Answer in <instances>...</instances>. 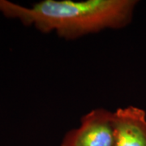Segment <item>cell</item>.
<instances>
[{
  "label": "cell",
  "mask_w": 146,
  "mask_h": 146,
  "mask_svg": "<svg viewBox=\"0 0 146 146\" xmlns=\"http://www.w3.org/2000/svg\"><path fill=\"white\" fill-rule=\"evenodd\" d=\"M134 0H42L26 7L0 0V12L34 26L43 33L55 32L67 40L111 29H119L131 21Z\"/></svg>",
  "instance_id": "1"
},
{
  "label": "cell",
  "mask_w": 146,
  "mask_h": 146,
  "mask_svg": "<svg viewBox=\"0 0 146 146\" xmlns=\"http://www.w3.org/2000/svg\"><path fill=\"white\" fill-rule=\"evenodd\" d=\"M113 112L97 108L85 114L78 127L68 131L61 146H113Z\"/></svg>",
  "instance_id": "2"
},
{
  "label": "cell",
  "mask_w": 146,
  "mask_h": 146,
  "mask_svg": "<svg viewBox=\"0 0 146 146\" xmlns=\"http://www.w3.org/2000/svg\"><path fill=\"white\" fill-rule=\"evenodd\" d=\"M113 146H146V113L136 106L113 112Z\"/></svg>",
  "instance_id": "3"
}]
</instances>
